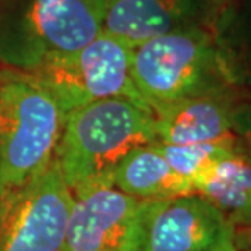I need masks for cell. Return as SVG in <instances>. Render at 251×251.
I'll list each match as a JSON object with an SVG mask.
<instances>
[{
    "label": "cell",
    "mask_w": 251,
    "mask_h": 251,
    "mask_svg": "<svg viewBox=\"0 0 251 251\" xmlns=\"http://www.w3.org/2000/svg\"><path fill=\"white\" fill-rule=\"evenodd\" d=\"M156 143L152 112L130 99H102L64 117L54 158L73 197L78 198L113 187L126 156Z\"/></svg>",
    "instance_id": "obj_1"
},
{
    "label": "cell",
    "mask_w": 251,
    "mask_h": 251,
    "mask_svg": "<svg viewBox=\"0 0 251 251\" xmlns=\"http://www.w3.org/2000/svg\"><path fill=\"white\" fill-rule=\"evenodd\" d=\"M63 122L57 102L29 73L0 66V202L48 169Z\"/></svg>",
    "instance_id": "obj_2"
},
{
    "label": "cell",
    "mask_w": 251,
    "mask_h": 251,
    "mask_svg": "<svg viewBox=\"0 0 251 251\" xmlns=\"http://www.w3.org/2000/svg\"><path fill=\"white\" fill-rule=\"evenodd\" d=\"M108 0H1L0 66L29 73L102 32Z\"/></svg>",
    "instance_id": "obj_3"
},
{
    "label": "cell",
    "mask_w": 251,
    "mask_h": 251,
    "mask_svg": "<svg viewBox=\"0 0 251 251\" xmlns=\"http://www.w3.org/2000/svg\"><path fill=\"white\" fill-rule=\"evenodd\" d=\"M131 75L155 112L181 99L237 88L211 28H191L133 46Z\"/></svg>",
    "instance_id": "obj_4"
},
{
    "label": "cell",
    "mask_w": 251,
    "mask_h": 251,
    "mask_svg": "<svg viewBox=\"0 0 251 251\" xmlns=\"http://www.w3.org/2000/svg\"><path fill=\"white\" fill-rule=\"evenodd\" d=\"M133 46L100 32L77 53L53 59L29 72L67 115L92 102L125 98L150 110L131 75Z\"/></svg>",
    "instance_id": "obj_5"
},
{
    "label": "cell",
    "mask_w": 251,
    "mask_h": 251,
    "mask_svg": "<svg viewBox=\"0 0 251 251\" xmlns=\"http://www.w3.org/2000/svg\"><path fill=\"white\" fill-rule=\"evenodd\" d=\"M127 251H239L237 229L197 193L141 201Z\"/></svg>",
    "instance_id": "obj_6"
},
{
    "label": "cell",
    "mask_w": 251,
    "mask_h": 251,
    "mask_svg": "<svg viewBox=\"0 0 251 251\" xmlns=\"http://www.w3.org/2000/svg\"><path fill=\"white\" fill-rule=\"evenodd\" d=\"M73 202L54 158L42 175L0 202V251H62Z\"/></svg>",
    "instance_id": "obj_7"
},
{
    "label": "cell",
    "mask_w": 251,
    "mask_h": 251,
    "mask_svg": "<svg viewBox=\"0 0 251 251\" xmlns=\"http://www.w3.org/2000/svg\"><path fill=\"white\" fill-rule=\"evenodd\" d=\"M225 0H108L102 31L130 46L191 28H211Z\"/></svg>",
    "instance_id": "obj_8"
},
{
    "label": "cell",
    "mask_w": 251,
    "mask_h": 251,
    "mask_svg": "<svg viewBox=\"0 0 251 251\" xmlns=\"http://www.w3.org/2000/svg\"><path fill=\"white\" fill-rule=\"evenodd\" d=\"M140 204L116 187L74 198L62 251H127Z\"/></svg>",
    "instance_id": "obj_9"
},
{
    "label": "cell",
    "mask_w": 251,
    "mask_h": 251,
    "mask_svg": "<svg viewBox=\"0 0 251 251\" xmlns=\"http://www.w3.org/2000/svg\"><path fill=\"white\" fill-rule=\"evenodd\" d=\"M239 90L181 99L155 110V134L159 144L219 143L236 140L234 112L240 100Z\"/></svg>",
    "instance_id": "obj_10"
},
{
    "label": "cell",
    "mask_w": 251,
    "mask_h": 251,
    "mask_svg": "<svg viewBox=\"0 0 251 251\" xmlns=\"http://www.w3.org/2000/svg\"><path fill=\"white\" fill-rule=\"evenodd\" d=\"M113 187L138 201H156L196 193L193 184L173 171L155 148L140 147L119 165Z\"/></svg>",
    "instance_id": "obj_11"
},
{
    "label": "cell",
    "mask_w": 251,
    "mask_h": 251,
    "mask_svg": "<svg viewBox=\"0 0 251 251\" xmlns=\"http://www.w3.org/2000/svg\"><path fill=\"white\" fill-rule=\"evenodd\" d=\"M237 230H251V156L239 147L194 186Z\"/></svg>",
    "instance_id": "obj_12"
},
{
    "label": "cell",
    "mask_w": 251,
    "mask_h": 251,
    "mask_svg": "<svg viewBox=\"0 0 251 251\" xmlns=\"http://www.w3.org/2000/svg\"><path fill=\"white\" fill-rule=\"evenodd\" d=\"M212 32L234 85L251 87V0H225Z\"/></svg>",
    "instance_id": "obj_13"
},
{
    "label": "cell",
    "mask_w": 251,
    "mask_h": 251,
    "mask_svg": "<svg viewBox=\"0 0 251 251\" xmlns=\"http://www.w3.org/2000/svg\"><path fill=\"white\" fill-rule=\"evenodd\" d=\"M239 147L240 144L237 138L219 143L188 145L155 144V148L171 165L172 169L187 179L193 184V187L214 169L218 162L234 152Z\"/></svg>",
    "instance_id": "obj_14"
},
{
    "label": "cell",
    "mask_w": 251,
    "mask_h": 251,
    "mask_svg": "<svg viewBox=\"0 0 251 251\" xmlns=\"http://www.w3.org/2000/svg\"><path fill=\"white\" fill-rule=\"evenodd\" d=\"M234 135L243 150L251 156V99H240L234 112Z\"/></svg>",
    "instance_id": "obj_15"
},
{
    "label": "cell",
    "mask_w": 251,
    "mask_h": 251,
    "mask_svg": "<svg viewBox=\"0 0 251 251\" xmlns=\"http://www.w3.org/2000/svg\"><path fill=\"white\" fill-rule=\"evenodd\" d=\"M237 247L251 249V230H237Z\"/></svg>",
    "instance_id": "obj_16"
},
{
    "label": "cell",
    "mask_w": 251,
    "mask_h": 251,
    "mask_svg": "<svg viewBox=\"0 0 251 251\" xmlns=\"http://www.w3.org/2000/svg\"><path fill=\"white\" fill-rule=\"evenodd\" d=\"M239 251H251V249L250 247H240V249H239Z\"/></svg>",
    "instance_id": "obj_17"
}]
</instances>
